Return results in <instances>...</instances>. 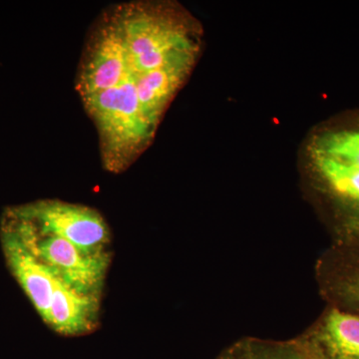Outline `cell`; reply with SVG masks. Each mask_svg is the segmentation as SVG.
Returning a JSON list of instances; mask_svg holds the SVG:
<instances>
[{"label": "cell", "mask_w": 359, "mask_h": 359, "mask_svg": "<svg viewBox=\"0 0 359 359\" xmlns=\"http://www.w3.org/2000/svg\"><path fill=\"white\" fill-rule=\"evenodd\" d=\"M353 292L354 295H355V297L359 299V280L354 283L353 287Z\"/></svg>", "instance_id": "obj_7"}, {"label": "cell", "mask_w": 359, "mask_h": 359, "mask_svg": "<svg viewBox=\"0 0 359 359\" xmlns=\"http://www.w3.org/2000/svg\"><path fill=\"white\" fill-rule=\"evenodd\" d=\"M325 340L339 359H359V318L334 311L327 316Z\"/></svg>", "instance_id": "obj_6"}, {"label": "cell", "mask_w": 359, "mask_h": 359, "mask_svg": "<svg viewBox=\"0 0 359 359\" xmlns=\"http://www.w3.org/2000/svg\"><path fill=\"white\" fill-rule=\"evenodd\" d=\"M257 359H269V358H257Z\"/></svg>", "instance_id": "obj_8"}, {"label": "cell", "mask_w": 359, "mask_h": 359, "mask_svg": "<svg viewBox=\"0 0 359 359\" xmlns=\"http://www.w3.org/2000/svg\"><path fill=\"white\" fill-rule=\"evenodd\" d=\"M309 158L328 192L359 208V113L321 130L309 146Z\"/></svg>", "instance_id": "obj_3"}, {"label": "cell", "mask_w": 359, "mask_h": 359, "mask_svg": "<svg viewBox=\"0 0 359 359\" xmlns=\"http://www.w3.org/2000/svg\"><path fill=\"white\" fill-rule=\"evenodd\" d=\"M102 297L81 294L56 278V287L45 325L63 337H82L100 325Z\"/></svg>", "instance_id": "obj_5"}, {"label": "cell", "mask_w": 359, "mask_h": 359, "mask_svg": "<svg viewBox=\"0 0 359 359\" xmlns=\"http://www.w3.org/2000/svg\"><path fill=\"white\" fill-rule=\"evenodd\" d=\"M6 212L42 235L63 238L85 252H111L109 224L100 212L89 205L43 199L9 208Z\"/></svg>", "instance_id": "obj_2"}, {"label": "cell", "mask_w": 359, "mask_h": 359, "mask_svg": "<svg viewBox=\"0 0 359 359\" xmlns=\"http://www.w3.org/2000/svg\"><path fill=\"white\" fill-rule=\"evenodd\" d=\"M2 223L20 236L58 280L81 294L103 299L112 252H85L63 238L42 235L29 224L7 212Z\"/></svg>", "instance_id": "obj_1"}, {"label": "cell", "mask_w": 359, "mask_h": 359, "mask_svg": "<svg viewBox=\"0 0 359 359\" xmlns=\"http://www.w3.org/2000/svg\"><path fill=\"white\" fill-rule=\"evenodd\" d=\"M1 245L7 266L45 323L55 290V276L4 223L1 224Z\"/></svg>", "instance_id": "obj_4"}]
</instances>
